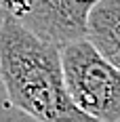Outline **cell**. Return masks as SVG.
I'll return each mask as SVG.
<instances>
[{
	"label": "cell",
	"mask_w": 120,
	"mask_h": 122,
	"mask_svg": "<svg viewBox=\"0 0 120 122\" xmlns=\"http://www.w3.org/2000/svg\"><path fill=\"white\" fill-rule=\"evenodd\" d=\"M0 84L9 105L36 122H95L68 95L59 44L6 13L0 17Z\"/></svg>",
	"instance_id": "obj_1"
},
{
	"label": "cell",
	"mask_w": 120,
	"mask_h": 122,
	"mask_svg": "<svg viewBox=\"0 0 120 122\" xmlns=\"http://www.w3.org/2000/svg\"><path fill=\"white\" fill-rule=\"evenodd\" d=\"M68 95L95 122H120V70L86 40L59 46Z\"/></svg>",
	"instance_id": "obj_2"
},
{
	"label": "cell",
	"mask_w": 120,
	"mask_h": 122,
	"mask_svg": "<svg viewBox=\"0 0 120 122\" xmlns=\"http://www.w3.org/2000/svg\"><path fill=\"white\" fill-rule=\"evenodd\" d=\"M97 0H0V11L34 34L65 44L86 34V15Z\"/></svg>",
	"instance_id": "obj_3"
},
{
	"label": "cell",
	"mask_w": 120,
	"mask_h": 122,
	"mask_svg": "<svg viewBox=\"0 0 120 122\" xmlns=\"http://www.w3.org/2000/svg\"><path fill=\"white\" fill-rule=\"evenodd\" d=\"M84 38L120 70V0H97L91 6Z\"/></svg>",
	"instance_id": "obj_4"
}]
</instances>
